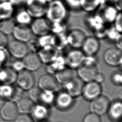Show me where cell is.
Segmentation results:
<instances>
[{
  "label": "cell",
  "instance_id": "cell-47",
  "mask_svg": "<svg viewBox=\"0 0 122 122\" xmlns=\"http://www.w3.org/2000/svg\"><path fill=\"white\" fill-rule=\"evenodd\" d=\"M105 80V76L104 73H103L101 71H100L98 74L97 75L94 81L101 84L103 83Z\"/></svg>",
  "mask_w": 122,
  "mask_h": 122
},
{
  "label": "cell",
  "instance_id": "cell-52",
  "mask_svg": "<svg viewBox=\"0 0 122 122\" xmlns=\"http://www.w3.org/2000/svg\"><path fill=\"white\" fill-rule=\"evenodd\" d=\"M119 96L120 99H121L122 98V90H120L119 92Z\"/></svg>",
  "mask_w": 122,
  "mask_h": 122
},
{
  "label": "cell",
  "instance_id": "cell-23",
  "mask_svg": "<svg viewBox=\"0 0 122 122\" xmlns=\"http://www.w3.org/2000/svg\"><path fill=\"white\" fill-rule=\"evenodd\" d=\"M105 3V0H80L81 9L92 13L96 11Z\"/></svg>",
  "mask_w": 122,
  "mask_h": 122
},
{
  "label": "cell",
  "instance_id": "cell-16",
  "mask_svg": "<svg viewBox=\"0 0 122 122\" xmlns=\"http://www.w3.org/2000/svg\"><path fill=\"white\" fill-rule=\"evenodd\" d=\"M97 10V13L106 24L112 23L119 12L113 4H108L106 3L102 5Z\"/></svg>",
  "mask_w": 122,
  "mask_h": 122
},
{
  "label": "cell",
  "instance_id": "cell-33",
  "mask_svg": "<svg viewBox=\"0 0 122 122\" xmlns=\"http://www.w3.org/2000/svg\"><path fill=\"white\" fill-rule=\"evenodd\" d=\"M54 93V92L51 91L42 90L39 103L45 105L51 104L54 102L55 98V95Z\"/></svg>",
  "mask_w": 122,
  "mask_h": 122
},
{
  "label": "cell",
  "instance_id": "cell-21",
  "mask_svg": "<svg viewBox=\"0 0 122 122\" xmlns=\"http://www.w3.org/2000/svg\"><path fill=\"white\" fill-rule=\"evenodd\" d=\"M73 99L74 98L65 91H61L55 95L54 102L58 108L61 110H66L72 106Z\"/></svg>",
  "mask_w": 122,
  "mask_h": 122
},
{
  "label": "cell",
  "instance_id": "cell-13",
  "mask_svg": "<svg viewBox=\"0 0 122 122\" xmlns=\"http://www.w3.org/2000/svg\"><path fill=\"white\" fill-rule=\"evenodd\" d=\"M91 109L92 112L102 115L108 112L111 104L109 98L104 94H101L91 101Z\"/></svg>",
  "mask_w": 122,
  "mask_h": 122
},
{
  "label": "cell",
  "instance_id": "cell-19",
  "mask_svg": "<svg viewBox=\"0 0 122 122\" xmlns=\"http://www.w3.org/2000/svg\"><path fill=\"white\" fill-rule=\"evenodd\" d=\"M25 69L31 71H35L39 70L42 63L36 53L29 52L22 59Z\"/></svg>",
  "mask_w": 122,
  "mask_h": 122
},
{
  "label": "cell",
  "instance_id": "cell-32",
  "mask_svg": "<svg viewBox=\"0 0 122 122\" xmlns=\"http://www.w3.org/2000/svg\"><path fill=\"white\" fill-rule=\"evenodd\" d=\"M15 85L0 84V97L7 100H10L15 90Z\"/></svg>",
  "mask_w": 122,
  "mask_h": 122
},
{
  "label": "cell",
  "instance_id": "cell-30",
  "mask_svg": "<svg viewBox=\"0 0 122 122\" xmlns=\"http://www.w3.org/2000/svg\"><path fill=\"white\" fill-rule=\"evenodd\" d=\"M66 33L53 34L52 46L61 51L69 45Z\"/></svg>",
  "mask_w": 122,
  "mask_h": 122
},
{
  "label": "cell",
  "instance_id": "cell-38",
  "mask_svg": "<svg viewBox=\"0 0 122 122\" xmlns=\"http://www.w3.org/2000/svg\"><path fill=\"white\" fill-rule=\"evenodd\" d=\"M63 1L68 9L74 11L81 10L80 0H63Z\"/></svg>",
  "mask_w": 122,
  "mask_h": 122
},
{
  "label": "cell",
  "instance_id": "cell-15",
  "mask_svg": "<svg viewBox=\"0 0 122 122\" xmlns=\"http://www.w3.org/2000/svg\"><path fill=\"white\" fill-rule=\"evenodd\" d=\"M84 82L77 75L62 85L65 91L72 97L75 98L81 95Z\"/></svg>",
  "mask_w": 122,
  "mask_h": 122
},
{
  "label": "cell",
  "instance_id": "cell-40",
  "mask_svg": "<svg viewBox=\"0 0 122 122\" xmlns=\"http://www.w3.org/2000/svg\"><path fill=\"white\" fill-rule=\"evenodd\" d=\"M10 66L17 73H19L25 69L22 59H15L11 61Z\"/></svg>",
  "mask_w": 122,
  "mask_h": 122
},
{
  "label": "cell",
  "instance_id": "cell-26",
  "mask_svg": "<svg viewBox=\"0 0 122 122\" xmlns=\"http://www.w3.org/2000/svg\"><path fill=\"white\" fill-rule=\"evenodd\" d=\"M12 18L16 24L23 25H30L33 20L25 8L20 9L16 11H15Z\"/></svg>",
  "mask_w": 122,
  "mask_h": 122
},
{
  "label": "cell",
  "instance_id": "cell-4",
  "mask_svg": "<svg viewBox=\"0 0 122 122\" xmlns=\"http://www.w3.org/2000/svg\"><path fill=\"white\" fill-rule=\"evenodd\" d=\"M6 49L10 55L18 59H22L30 52L27 43L14 39L10 40Z\"/></svg>",
  "mask_w": 122,
  "mask_h": 122
},
{
  "label": "cell",
  "instance_id": "cell-49",
  "mask_svg": "<svg viewBox=\"0 0 122 122\" xmlns=\"http://www.w3.org/2000/svg\"><path fill=\"white\" fill-rule=\"evenodd\" d=\"M9 1L15 7L19 6L24 3L25 0H9Z\"/></svg>",
  "mask_w": 122,
  "mask_h": 122
},
{
  "label": "cell",
  "instance_id": "cell-11",
  "mask_svg": "<svg viewBox=\"0 0 122 122\" xmlns=\"http://www.w3.org/2000/svg\"><path fill=\"white\" fill-rule=\"evenodd\" d=\"M102 84L95 81H91L84 83L81 95L87 101H92L102 94Z\"/></svg>",
  "mask_w": 122,
  "mask_h": 122
},
{
  "label": "cell",
  "instance_id": "cell-14",
  "mask_svg": "<svg viewBox=\"0 0 122 122\" xmlns=\"http://www.w3.org/2000/svg\"><path fill=\"white\" fill-rule=\"evenodd\" d=\"M19 111L15 102L10 100L6 101L0 109L1 117L6 121H12L18 116Z\"/></svg>",
  "mask_w": 122,
  "mask_h": 122
},
{
  "label": "cell",
  "instance_id": "cell-50",
  "mask_svg": "<svg viewBox=\"0 0 122 122\" xmlns=\"http://www.w3.org/2000/svg\"><path fill=\"white\" fill-rule=\"evenodd\" d=\"M5 101H6L5 100H4L3 99H2L1 97H0V109L1 108V107H2V106L3 105V104H4Z\"/></svg>",
  "mask_w": 122,
  "mask_h": 122
},
{
  "label": "cell",
  "instance_id": "cell-25",
  "mask_svg": "<svg viewBox=\"0 0 122 122\" xmlns=\"http://www.w3.org/2000/svg\"><path fill=\"white\" fill-rule=\"evenodd\" d=\"M77 75L76 70L68 67H66L54 75L58 81L61 85H62Z\"/></svg>",
  "mask_w": 122,
  "mask_h": 122
},
{
  "label": "cell",
  "instance_id": "cell-41",
  "mask_svg": "<svg viewBox=\"0 0 122 122\" xmlns=\"http://www.w3.org/2000/svg\"><path fill=\"white\" fill-rule=\"evenodd\" d=\"M121 33L119 32L113 25L107 27L106 37H107L111 41H114V40Z\"/></svg>",
  "mask_w": 122,
  "mask_h": 122
},
{
  "label": "cell",
  "instance_id": "cell-29",
  "mask_svg": "<svg viewBox=\"0 0 122 122\" xmlns=\"http://www.w3.org/2000/svg\"><path fill=\"white\" fill-rule=\"evenodd\" d=\"M34 105V102L30 97H22L17 103L18 111L21 113H30Z\"/></svg>",
  "mask_w": 122,
  "mask_h": 122
},
{
  "label": "cell",
  "instance_id": "cell-37",
  "mask_svg": "<svg viewBox=\"0 0 122 122\" xmlns=\"http://www.w3.org/2000/svg\"><path fill=\"white\" fill-rule=\"evenodd\" d=\"M42 89L38 86H34L29 91V97L35 102H39V99Z\"/></svg>",
  "mask_w": 122,
  "mask_h": 122
},
{
  "label": "cell",
  "instance_id": "cell-43",
  "mask_svg": "<svg viewBox=\"0 0 122 122\" xmlns=\"http://www.w3.org/2000/svg\"><path fill=\"white\" fill-rule=\"evenodd\" d=\"M83 122H101V119L100 115L92 112L84 117Z\"/></svg>",
  "mask_w": 122,
  "mask_h": 122
},
{
  "label": "cell",
  "instance_id": "cell-55",
  "mask_svg": "<svg viewBox=\"0 0 122 122\" xmlns=\"http://www.w3.org/2000/svg\"><path fill=\"white\" fill-rule=\"evenodd\" d=\"M46 122L45 121H41V122Z\"/></svg>",
  "mask_w": 122,
  "mask_h": 122
},
{
  "label": "cell",
  "instance_id": "cell-8",
  "mask_svg": "<svg viewBox=\"0 0 122 122\" xmlns=\"http://www.w3.org/2000/svg\"><path fill=\"white\" fill-rule=\"evenodd\" d=\"M51 23L45 17L33 19L30 27L33 34L39 37L51 33Z\"/></svg>",
  "mask_w": 122,
  "mask_h": 122
},
{
  "label": "cell",
  "instance_id": "cell-31",
  "mask_svg": "<svg viewBox=\"0 0 122 122\" xmlns=\"http://www.w3.org/2000/svg\"><path fill=\"white\" fill-rule=\"evenodd\" d=\"M16 23L13 19L10 18L0 20V31L9 35L12 34Z\"/></svg>",
  "mask_w": 122,
  "mask_h": 122
},
{
  "label": "cell",
  "instance_id": "cell-36",
  "mask_svg": "<svg viewBox=\"0 0 122 122\" xmlns=\"http://www.w3.org/2000/svg\"><path fill=\"white\" fill-rule=\"evenodd\" d=\"M110 80L114 85L121 86L122 85V73L121 71H113L111 75Z\"/></svg>",
  "mask_w": 122,
  "mask_h": 122
},
{
  "label": "cell",
  "instance_id": "cell-35",
  "mask_svg": "<svg viewBox=\"0 0 122 122\" xmlns=\"http://www.w3.org/2000/svg\"><path fill=\"white\" fill-rule=\"evenodd\" d=\"M37 41L41 48L48 46H52L53 34L51 33L39 36Z\"/></svg>",
  "mask_w": 122,
  "mask_h": 122
},
{
  "label": "cell",
  "instance_id": "cell-53",
  "mask_svg": "<svg viewBox=\"0 0 122 122\" xmlns=\"http://www.w3.org/2000/svg\"><path fill=\"white\" fill-rule=\"evenodd\" d=\"M48 4L49 3H50V2H51V1H52L53 0H44Z\"/></svg>",
  "mask_w": 122,
  "mask_h": 122
},
{
  "label": "cell",
  "instance_id": "cell-6",
  "mask_svg": "<svg viewBox=\"0 0 122 122\" xmlns=\"http://www.w3.org/2000/svg\"><path fill=\"white\" fill-rule=\"evenodd\" d=\"M33 72L24 69L17 74L16 83L24 91H29L35 86L36 78Z\"/></svg>",
  "mask_w": 122,
  "mask_h": 122
},
{
  "label": "cell",
  "instance_id": "cell-9",
  "mask_svg": "<svg viewBox=\"0 0 122 122\" xmlns=\"http://www.w3.org/2000/svg\"><path fill=\"white\" fill-rule=\"evenodd\" d=\"M68 45L73 49H81L87 35L81 29L73 28L66 33Z\"/></svg>",
  "mask_w": 122,
  "mask_h": 122
},
{
  "label": "cell",
  "instance_id": "cell-18",
  "mask_svg": "<svg viewBox=\"0 0 122 122\" xmlns=\"http://www.w3.org/2000/svg\"><path fill=\"white\" fill-rule=\"evenodd\" d=\"M12 34L14 39L27 43L32 38L33 33L30 25L16 24Z\"/></svg>",
  "mask_w": 122,
  "mask_h": 122
},
{
  "label": "cell",
  "instance_id": "cell-28",
  "mask_svg": "<svg viewBox=\"0 0 122 122\" xmlns=\"http://www.w3.org/2000/svg\"><path fill=\"white\" fill-rule=\"evenodd\" d=\"M108 111L109 116L112 120H119L121 118L122 114V103L121 101L117 100L111 103Z\"/></svg>",
  "mask_w": 122,
  "mask_h": 122
},
{
  "label": "cell",
  "instance_id": "cell-1",
  "mask_svg": "<svg viewBox=\"0 0 122 122\" xmlns=\"http://www.w3.org/2000/svg\"><path fill=\"white\" fill-rule=\"evenodd\" d=\"M68 9L61 0H53L48 4L45 17L51 23L65 21Z\"/></svg>",
  "mask_w": 122,
  "mask_h": 122
},
{
  "label": "cell",
  "instance_id": "cell-39",
  "mask_svg": "<svg viewBox=\"0 0 122 122\" xmlns=\"http://www.w3.org/2000/svg\"><path fill=\"white\" fill-rule=\"evenodd\" d=\"M10 54L6 48H0V68L7 65Z\"/></svg>",
  "mask_w": 122,
  "mask_h": 122
},
{
  "label": "cell",
  "instance_id": "cell-22",
  "mask_svg": "<svg viewBox=\"0 0 122 122\" xmlns=\"http://www.w3.org/2000/svg\"><path fill=\"white\" fill-rule=\"evenodd\" d=\"M66 66L64 55L61 53L51 63L47 64L46 70L48 73L55 75Z\"/></svg>",
  "mask_w": 122,
  "mask_h": 122
},
{
  "label": "cell",
  "instance_id": "cell-44",
  "mask_svg": "<svg viewBox=\"0 0 122 122\" xmlns=\"http://www.w3.org/2000/svg\"><path fill=\"white\" fill-rule=\"evenodd\" d=\"M113 26L115 29L120 33L122 31V16L121 11H119L115 17L113 22Z\"/></svg>",
  "mask_w": 122,
  "mask_h": 122
},
{
  "label": "cell",
  "instance_id": "cell-27",
  "mask_svg": "<svg viewBox=\"0 0 122 122\" xmlns=\"http://www.w3.org/2000/svg\"><path fill=\"white\" fill-rule=\"evenodd\" d=\"M15 8L9 0L0 2V20L13 18Z\"/></svg>",
  "mask_w": 122,
  "mask_h": 122
},
{
  "label": "cell",
  "instance_id": "cell-46",
  "mask_svg": "<svg viewBox=\"0 0 122 122\" xmlns=\"http://www.w3.org/2000/svg\"><path fill=\"white\" fill-rule=\"evenodd\" d=\"M15 122H33L32 117L28 113H22L17 116Z\"/></svg>",
  "mask_w": 122,
  "mask_h": 122
},
{
  "label": "cell",
  "instance_id": "cell-24",
  "mask_svg": "<svg viewBox=\"0 0 122 122\" xmlns=\"http://www.w3.org/2000/svg\"><path fill=\"white\" fill-rule=\"evenodd\" d=\"M31 117L37 121H45L49 115V110L45 105L39 103L34 105L31 112Z\"/></svg>",
  "mask_w": 122,
  "mask_h": 122
},
{
  "label": "cell",
  "instance_id": "cell-51",
  "mask_svg": "<svg viewBox=\"0 0 122 122\" xmlns=\"http://www.w3.org/2000/svg\"><path fill=\"white\" fill-rule=\"evenodd\" d=\"M109 2H111L112 4H114L115 3H116V2L120 1V0H107Z\"/></svg>",
  "mask_w": 122,
  "mask_h": 122
},
{
  "label": "cell",
  "instance_id": "cell-10",
  "mask_svg": "<svg viewBox=\"0 0 122 122\" xmlns=\"http://www.w3.org/2000/svg\"><path fill=\"white\" fill-rule=\"evenodd\" d=\"M38 86L43 90L55 93L60 90L61 85L58 81L54 75L48 73L41 75L39 78Z\"/></svg>",
  "mask_w": 122,
  "mask_h": 122
},
{
  "label": "cell",
  "instance_id": "cell-54",
  "mask_svg": "<svg viewBox=\"0 0 122 122\" xmlns=\"http://www.w3.org/2000/svg\"><path fill=\"white\" fill-rule=\"evenodd\" d=\"M6 0H0V2L3 1H6Z\"/></svg>",
  "mask_w": 122,
  "mask_h": 122
},
{
  "label": "cell",
  "instance_id": "cell-5",
  "mask_svg": "<svg viewBox=\"0 0 122 122\" xmlns=\"http://www.w3.org/2000/svg\"><path fill=\"white\" fill-rule=\"evenodd\" d=\"M85 55L80 49H73L64 55L66 66L76 70L83 63Z\"/></svg>",
  "mask_w": 122,
  "mask_h": 122
},
{
  "label": "cell",
  "instance_id": "cell-17",
  "mask_svg": "<svg viewBox=\"0 0 122 122\" xmlns=\"http://www.w3.org/2000/svg\"><path fill=\"white\" fill-rule=\"evenodd\" d=\"M53 46H48L41 48L37 53L42 64H48L53 61L61 54Z\"/></svg>",
  "mask_w": 122,
  "mask_h": 122
},
{
  "label": "cell",
  "instance_id": "cell-2",
  "mask_svg": "<svg viewBox=\"0 0 122 122\" xmlns=\"http://www.w3.org/2000/svg\"><path fill=\"white\" fill-rule=\"evenodd\" d=\"M25 9L33 18L45 17L48 3L44 0H25Z\"/></svg>",
  "mask_w": 122,
  "mask_h": 122
},
{
  "label": "cell",
  "instance_id": "cell-45",
  "mask_svg": "<svg viewBox=\"0 0 122 122\" xmlns=\"http://www.w3.org/2000/svg\"><path fill=\"white\" fill-rule=\"evenodd\" d=\"M9 41L8 35L0 31V48H6Z\"/></svg>",
  "mask_w": 122,
  "mask_h": 122
},
{
  "label": "cell",
  "instance_id": "cell-42",
  "mask_svg": "<svg viewBox=\"0 0 122 122\" xmlns=\"http://www.w3.org/2000/svg\"><path fill=\"white\" fill-rule=\"evenodd\" d=\"M27 43L28 44L30 52L37 53L41 48L37 39L32 38Z\"/></svg>",
  "mask_w": 122,
  "mask_h": 122
},
{
  "label": "cell",
  "instance_id": "cell-20",
  "mask_svg": "<svg viewBox=\"0 0 122 122\" xmlns=\"http://www.w3.org/2000/svg\"><path fill=\"white\" fill-rule=\"evenodd\" d=\"M18 73L10 65L0 68V84L13 85L16 83Z\"/></svg>",
  "mask_w": 122,
  "mask_h": 122
},
{
  "label": "cell",
  "instance_id": "cell-7",
  "mask_svg": "<svg viewBox=\"0 0 122 122\" xmlns=\"http://www.w3.org/2000/svg\"><path fill=\"white\" fill-rule=\"evenodd\" d=\"M103 58L105 63L111 67H121L122 63V50L116 47L107 48L104 51Z\"/></svg>",
  "mask_w": 122,
  "mask_h": 122
},
{
  "label": "cell",
  "instance_id": "cell-34",
  "mask_svg": "<svg viewBox=\"0 0 122 122\" xmlns=\"http://www.w3.org/2000/svg\"><path fill=\"white\" fill-rule=\"evenodd\" d=\"M50 32L52 34L67 32V25L65 21L51 23Z\"/></svg>",
  "mask_w": 122,
  "mask_h": 122
},
{
  "label": "cell",
  "instance_id": "cell-12",
  "mask_svg": "<svg viewBox=\"0 0 122 122\" xmlns=\"http://www.w3.org/2000/svg\"><path fill=\"white\" fill-rule=\"evenodd\" d=\"M100 47V40L94 36H87L81 48V50L85 56H95L99 52Z\"/></svg>",
  "mask_w": 122,
  "mask_h": 122
},
{
  "label": "cell",
  "instance_id": "cell-3",
  "mask_svg": "<svg viewBox=\"0 0 122 122\" xmlns=\"http://www.w3.org/2000/svg\"><path fill=\"white\" fill-rule=\"evenodd\" d=\"M100 71L98 63L92 64H82L76 70L77 76L84 82L94 81Z\"/></svg>",
  "mask_w": 122,
  "mask_h": 122
},
{
  "label": "cell",
  "instance_id": "cell-48",
  "mask_svg": "<svg viewBox=\"0 0 122 122\" xmlns=\"http://www.w3.org/2000/svg\"><path fill=\"white\" fill-rule=\"evenodd\" d=\"M114 42H115L116 47L122 50V34H120L117 37V38L114 40Z\"/></svg>",
  "mask_w": 122,
  "mask_h": 122
}]
</instances>
